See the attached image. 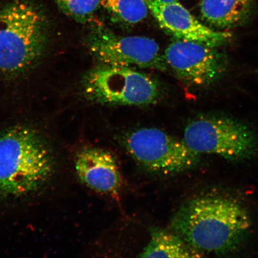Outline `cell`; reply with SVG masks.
<instances>
[{
	"instance_id": "6da1fadb",
	"label": "cell",
	"mask_w": 258,
	"mask_h": 258,
	"mask_svg": "<svg viewBox=\"0 0 258 258\" xmlns=\"http://www.w3.org/2000/svg\"><path fill=\"white\" fill-rule=\"evenodd\" d=\"M59 149L34 125L0 130V211L27 208L52 192L60 170Z\"/></svg>"
},
{
	"instance_id": "7a4b0ae2",
	"label": "cell",
	"mask_w": 258,
	"mask_h": 258,
	"mask_svg": "<svg viewBox=\"0 0 258 258\" xmlns=\"http://www.w3.org/2000/svg\"><path fill=\"white\" fill-rule=\"evenodd\" d=\"M251 225L249 213L239 202L224 197L203 196L180 207L170 230L200 255H225L240 247Z\"/></svg>"
},
{
	"instance_id": "3957f363",
	"label": "cell",
	"mask_w": 258,
	"mask_h": 258,
	"mask_svg": "<svg viewBox=\"0 0 258 258\" xmlns=\"http://www.w3.org/2000/svg\"><path fill=\"white\" fill-rule=\"evenodd\" d=\"M48 22L30 0H10L0 6V72L17 76L34 67L48 43Z\"/></svg>"
},
{
	"instance_id": "277c9868",
	"label": "cell",
	"mask_w": 258,
	"mask_h": 258,
	"mask_svg": "<svg viewBox=\"0 0 258 258\" xmlns=\"http://www.w3.org/2000/svg\"><path fill=\"white\" fill-rule=\"evenodd\" d=\"M182 140L196 153L217 155L235 162L249 160L258 148L257 139L251 129L219 116H203L190 122Z\"/></svg>"
},
{
	"instance_id": "5b68a950",
	"label": "cell",
	"mask_w": 258,
	"mask_h": 258,
	"mask_svg": "<svg viewBox=\"0 0 258 258\" xmlns=\"http://www.w3.org/2000/svg\"><path fill=\"white\" fill-rule=\"evenodd\" d=\"M125 150L135 162L148 172L173 175L198 165L201 155L193 151L183 140L157 128H142L122 139Z\"/></svg>"
},
{
	"instance_id": "8992f818",
	"label": "cell",
	"mask_w": 258,
	"mask_h": 258,
	"mask_svg": "<svg viewBox=\"0 0 258 258\" xmlns=\"http://www.w3.org/2000/svg\"><path fill=\"white\" fill-rule=\"evenodd\" d=\"M83 92L90 101L101 104L141 105L156 101L159 88L147 74L128 67L105 66L86 76Z\"/></svg>"
},
{
	"instance_id": "52a82bcc",
	"label": "cell",
	"mask_w": 258,
	"mask_h": 258,
	"mask_svg": "<svg viewBox=\"0 0 258 258\" xmlns=\"http://www.w3.org/2000/svg\"><path fill=\"white\" fill-rule=\"evenodd\" d=\"M88 46L93 55L105 66L166 69L159 44L148 37H121L98 31L90 35Z\"/></svg>"
},
{
	"instance_id": "ba28073f",
	"label": "cell",
	"mask_w": 258,
	"mask_h": 258,
	"mask_svg": "<svg viewBox=\"0 0 258 258\" xmlns=\"http://www.w3.org/2000/svg\"><path fill=\"white\" fill-rule=\"evenodd\" d=\"M217 47L178 39L169 45L163 56L179 78L192 85L208 86L220 78L227 67V57Z\"/></svg>"
},
{
	"instance_id": "9c48e42d",
	"label": "cell",
	"mask_w": 258,
	"mask_h": 258,
	"mask_svg": "<svg viewBox=\"0 0 258 258\" xmlns=\"http://www.w3.org/2000/svg\"><path fill=\"white\" fill-rule=\"evenodd\" d=\"M145 1L160 27L177 39L218 47L231 37L229 32L215 31L202 24L178 2L165 4Z\"/></svg>"
},
{
	"instance_id": "30bf717a",
	"label": "cell",
	"mask_w": 258,
	"mask_h": 258,
	"mask_svg": "<svg viewBox=\"0 0 258 258\" xmlns=\"http://www.w3.org/2000/svg\"><path fill=\"white\" fill-rule=\"evenodd\" d=\"M74 169L80 181L95 192L114 195L121 188L120 167L107 150L91 147L82 148L76 155Z\"/></svg>"
},
{
	"instance_id": "8fae6325",
	"label": "cell",
	"mask_w": 258,
	"mask_h": 258,
	"mask_svg": "<svg viewBox=\"0 0 258 258\" xmlns=\"http://www.w3.org/2000/svg\"><path fill=\"white\" fill-rule=\"evenodd\" d=\"M255 0H202L201 12L209 24L219 28L235 27L244 22Z\"/></svg>"
},
{
	"instance_id": "7c38bea8",
	"label": "cell",
	"mask_w": 258,
	"mask_h": 258,
	"mask_svg": "<svg viewBox=\"0 0 258 258\" xmlns=\"http://www.w3.org/2000/svg\"><path fill=\"white\" fill-rule=\"evenodd\" d=\"M150 240L139 257H195L201 256L172 230L150 228Z\"/></svg>"
},
{
	"instance_id": "4fadbf2b",
	"label": "cell",
	"mask_w": 258,
	"mask_h": 258,
	"mask_svg": "<svg viewBox=\"0 0 258 258\" xmlns=\"http://www.w3.org/2000/svg\"><path fill=\"white\" fill-rule=\"evenodd\" d=\"M101 5L116 18L129 24L143 21L149 11L145 0H101Z\"/></svg>"
},
{
	"instance_id": "5bb4252c",
	"label": "cell",
	"mask_w": 258,
	"mask_h": 258,
	"mask_svg": "<svg viewBox=\"0 0 258 258\" xmlns=\"http://www.w3.org/2000/svg\"><path fill=\"white\" fill-rule=\"evenodd\" d=\"M64 15L77 21H86L98 10L101 0H53Z\"/></svg>"
},
{
	"instance_id": "9a60e30c",
	"label": "cell",
	"mask_w": 258,
	"mask_h": 258,
	"mask_svg": "<svg viewBox=\"0 0 258 258\" xmlns=\"http://www.w3.org/2000/svg\"><path fill=\"white\" fill-rule=\"evenodd\" d=\"M156 1L161 3H165V4H167V3H172L178 2L179 0H156Z\"/></svg>"
}]
</instances>
